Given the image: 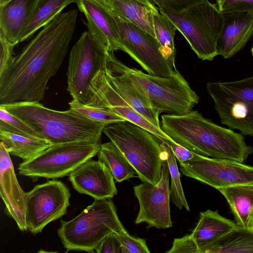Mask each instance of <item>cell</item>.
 <instances>
[{
	"instance_id": "obj_1",
	"label": "cell",
	"mask_w": 253,
	"mask_h": 253,
	"mask_svg": "<svg viewBox=\"0 0 253 253\" xmlns=\"http://www.w3.org/2000/svg\"><path fill=\"white\" fill-rule=\"evenodd\" d=\"M78 13L75 9L57 15L14 57L0 74V104L43 99L67 52Z\"/></svg>"
},
{
	"instance_id": "obj_2",
	"label": "cell",
	"mask_w": 253,
	"mask_h": 253,
	"mask_svg": "<svg viewBox=\"0 0 253 253\" xmlns=\"http://www.w3.org/2000/svg\"><path fill=\"white\" fill-rule=\"evenodd\" d=\"M160 125L176 143L204 156L243 163L253 153L241 133L214 123L197 110L180 115L164 114Z\"/></svg>"
},
{
	"instance_id": "obj_3",
	"label": "cell",
	"mask_w": 253,
	"mask_h": 253,
	"mask_svg": "<svg viewBox=\"0 0 253 253\" xmlns=\"http://www.w3.org/2000/svg\"><path fill=\"white\" fill-rule=\"evenodd\" d=\"M22 120L51 145L82 140H99L106 126L70 108L54 110L40 102L16 101L0 104Z\"/></svg>"
},
{
	"instance_id": "obj_4",
	"label": "cell",
	"mask_w": 253,
	"mask_h": 253,
	"mask_svg": "<svg viewBox=\"0 0 253 253\" xmlns=\"http://www.w3.org/2000/svg\"><path fill=\"white\" fill-rule=\"evenodd\" d=\"M106 68L130 79L159 114L180 115L192 110L200 98L177 70L170 77H160L129 68L109 51Z\"/></svg>"
},
{
	"instance_id": "obj_5",
	"label": "cell",
	"mask_w": 253,
	"mask_h": 253,
	"mask_svg": "<svg viewBox=\"0 0 253 253\" xmlns=\"http://www.w3.org/2000/svg\"><path fill=\"white\" fill-rule=\"evenodd\" d=\"M103 132L133 167L142 182L156 185L159 182L166 153L156 136L127 121L106 125Z\"/></svg>"
},
{
	"instance_id": "obj_6",
	"label": "cell",
	"mask_w": 253,
	"mask_h": 253,
	"mask_svg": "<svg viewBox=\"0 0 253 253\" xmlns=\"http://www.w3.org/2000/svg\"><path fill=\"white\" fill-rule=\"evenodd\" d=\"M126 230L111 199H95L72 219L61 220L57 234L66 252L92 253L109 234Z\"/></svg>"
},
{
	"instance_id": "obj_7",
	"label": "cell",
	"mask_w": 253,
	"mask_h": 253,
	"mask_svg": "<svg viewBox=\"0 0 253 253\" xmlns=\"http://www.w3.org/2000/svg\"><path fill=\"white\" fill-rule=\"evenodd\" d=\"M159 10L183 35L199 58L212 61L218 55L217 42L222 31L223 16L216 5L207 1L179 13Z\"/></svg>"
},
{
	"instance_id": "obj_8",
	"label": "cell",
	"mask_w": 253,
	"mask_h": 253,
	"mask_svg": "<svg viewBox=\"0 0 253 253\" xmlns=\"http://www.w3.org/2000/svg\"><path fill=\"white\" fill-rule=\"evenodd\" d=\"M101 140H82L52 145L19 165V174L31 178L56 179L69 175L78 167L97 155Z\"/></svg>"
},
{
	"instance_id": "obj_9",
	"label": "cell",
	"mask_w": 253,
	"mask_h": 253,
	"mask_svg": "<svg viewBox=\"0 0 253 253\" xmlns=\"http://www.w3.org/2000/svg\"><path fill=\"white\" fill-rule=\"evenodd\" d=\"M207 89L221 123L253 136V75L235 81L208 82Z\"/></svg>"
},
{
	"instance_id": "obj_10",
	"label": "cell",
	"mask_w": 253,
	"mask_h": 253,
	"mask_svg": "<svg viewBox=\"0 0 253 253\" xmlns=\"http://www.w3.org/2000/svg\"><path fill=\"white\" fill-rule=\"evenodd\" d=\"M109 49L88 31L81 35L69 55L67 90L73 99L86 104L92 95L91 82L100 71H106Z\"/></svg>"
},
{
	"instance_id": "obj_11",
	"label": "cell",
	"mask_w": 253,
	"mask_h": 253,
	"mask_svg": "<svg viewBox=\"0 0 253 253\" xmlns=\"http://www.w3.org/2000/svg\"><path fill=\"white\" fill-rule=\"evenodd\" d=\"M116 21L122 51L127 53L148 74L172 76L176 70L163 55L157 39L111 10Z\"/></svg>"
},
{
	"instance_id": "obj_12",
	"label": "cell",
	"mask_w": 253,
	"mask_h": 253,
	"mask_svg": "<svg viewBox=\"0 0 253 253\" xmlns=\"http://www.w3.org/2000/svg\"><path fill=\"white\" fill-rule=\"evenodd\" d=\"M71 195L61 181L55 179L36 185L26 193V221L33 234L41 233L50 222L65 215Z\"/></svg>"
},
{
	"instance_id": "obj_13",
	"label": "cell",
	"mask_w": 253,
	"mask_h": 253,
	"mask_svg": "<svg viewBox=\"0 0 253 253\" xmlns=\"http://www.w3.org/2000/svg\"><path fill=\"white\" fill-rule=\"evenodd\" d=\"M180 170L184 175L216 189L253 185V167L227 159L210 158L195 153L190 160L180 163Z\"/></svg>"
},
{
	"instance_id": "obj_14",
	"label": "cell",
	"mask_w": 253,
	"mask_h": 253,
	"mask_svg": "<svg viewBox=\"0 0 253 253\" xmlns=\"http://www.w3.org/2000/svg\"><path fill=\"white\" fill-rule=\"evenodd\" d=\"M169 170L167 160L163 164L161 178L156 185L142 182L133 187L139 211L136 224L145 223L147 228L166 229L172 226L169 202Z\"/></svg>"
},
{
	"instance_id": "obj_15",
	"label": "cell",
	"mask_w": 253,
	"mask_h": 253,
	"mask_svg": "<svg viewBox=\"0 0 253 253\" xmlns=\"http://www.w3.org/2000/svg\"><path fill=\"white\" fill-rule=\"evenodd\" d=\"M105 72L99 71L91 82L92 95L86 104L92 106L105 108L150 132L157 137L168 138L161 129L148 121L123 98L109 83Z\"/></svg>"
},
{
	"instance_id": "obj_16",
	"label": "cell",
	"mask_w": 253,
	"mask_h": 253,
	"mask_svg": "<svg viewBox=\"0 0 253 253\" xmlns=\"http://www.w3.org/2000/svg\"><path fill=\"white\" fill-rule=\"evenodd\" d=\"M69 180L75 190L96 200L112 199L117 194L112 173L99 160L86 161L70 174Z\"/></svg>"
},
{
	"instance_id": "obj_17",
	"label": "cell",
	"mask_w": 253,
	"mask_h": 253,
	"mask_svg": "<svg viewBox=\"0 0 253 253\" xmlns=\"http://www.w3.org/2000/svg\"><path fill=\"white\" fill-rule=\"evenodd\" d=\"M92 36L109 51L122 50L118 27L106 0H76Z\"/></svg>"
},
{
	"instance_id": "obj_18",
	"label": "cell",
	"mask_w": 253,
	"mask_h": 253,
	"mask_svg": "<svg viewBox=\"0 0 253 253\" xmlns=\"http://www.w3.org/2000/svg\"><path fill=\"white\" fill-rule=\"evenodd\" d=\"M0 194L6 212L22 231L28 230L26 221V193L17 179L9 153L0 143Z\"/></svg>"
},
{
	"instance_id": "obj_19",
	"label": "cell",
	"mask_w": 253,
	"mask_h": 253,
	"mask_svg": "<svg viewBox=\"0 0 253 253\" xmlns=\"http://www.w3.org/2000/svg\"><path fill=\"white\" fill-rule=\"evenodd\" d=\"M223 16V24L217 48L218 55L227 59L242 49L253 36V11Z\"/></svg>"
},
{
	"instance_id": "obj_20",
	"label": "cell",
	"mask_w": 253,
	"mask_h": 253,
	"mask_svg": "<svg viewBox=\"0 0 253 253\" xmlns=\"http://www.w3.org/2000/svg\"><path fill=\"white\" fill-rule=\"evenodd\" d=\"M38 0H10L0 5V31L16 45Z\"/></svg>"
},
{
	"instance_id": "obj_21",
	"label": "cell",
	"mask_w": 253,
	"mask_h": 253,
	"mask_svg": "<svg viewBox=\"0 0 253 253\" xmlns=\"http://www.w3.org/2000/svg\"><path fill=\"white\" fill-rule=\"evenodd\" d=\"M106 77L111 86L148 121L159 129L160 114L150 104L144 94L126 76L106 68Z\"/></svg>"
},
{
	"instance_id": "obj_22",
	"label": "cell",
	"mask_w": 253,
	"mask_h": 253,
	"mask_svg": "<svg viewBox=\"0 0 253 253\" xmlns=\"http://www.w3.org/2000/svg\"><path fill=\"white\" fill-rule=\"evenodd\" d=\"M237 226L236 222L221 216L217 211L208 210L200 212L199 221L191 235L199 251Z\"/></svg>"
},
{
	"instance_id": "obj_23",
	"label": "cell",
	"mask_w": 253,
	"mask_h": 253,
	"mask_svg": "<svg viewBox=\"0 0 253 253\" xmlns=\"http://www.w3.org/2000/svg\"><path fill=\"white\" fill-rule=\"evenodd\" d=\"M226 198L238 226L253 227V185L244 184L217 189Z\"/></svg>"
},
{
	"instance_id": "obj_24",
	"label": "cell",
	"mask_w": 253,
	"mask_h": 253,
	"mask_svg": "<svg viewBox=\"0 0 253 253\" xmlns=\"http://www.w3.org/2000/svg\"><path fill=\"white\" fill-rule=\"evenodd\" d=\"M111 9L156 38L153 12L157 8L150 0H106Z\"/></svg>"
},
{
	"instance_id": "obj_25",
	"label": "cell",
	"mask_w": 253,
	"mask_h": 253,
	"mask_svg": "<svg viewBox=\"0 0 253 253\" xmlns=\"http://www.w3.org/2000/svg\"><path fill=\"white\" fill-rule=\"evenodd\" d=\"M253 253V230L237 226L199 253Z\"/></svg>"
},
{
	"instance_id": "obj_26",
	"label": "cell",
	"mask_w": 253,
	"mask_h": 253,
	"mask_svg": "<svg viewBox=\"0 0 253 253\" xmlns=\"http://www.w3.org/2000/svg\"><path fill=\"white\" fill-rule=\"evenodd\" d=\"M0 143L11 155L23 160L38 155L51 145L47 140L0 129Z\"/></svg>"
},
{
	"instance_id": "obj_27",
	"label": "cell",
	"mask_w": 253,
	"mask_h": 253,
	"mask_svg": "<svg viewBox=\"0 0 253 253\" xmlns=\"http://www.w3.org/2000/svg\"><path fill=\"white\" fill-rule=\"evenodd\" d=\"M76 0H38L22 32L19 42L29 39L60 13L66 6Z\"/></svg>"
},
{
	"instance_id": "obj_28",
	"label": "cell",
	"mask_w": 253,
	"mask_h": 253,
	"mask_svg": "<svg viewBox=\"0 0 253 253\" xmlns=\"http://www.w3.org/2000/svg\"><path fill=\"white\" fill-rule=\"evenodd\" d=\"M112 173L115 180L121 182L135 176L136 172L116 146L111 141L101 144L97 154Z\"/></svg>"
},
{
	"instance_id": "obj_29",
	"label": "cell",
	"mask_w": 253,
	"mask_h": 253,
	"mask_svg": "<svg viewBox=\"0 0 253 253\" xmlns=\"http://www.w3.org/2000/svg\"><path fill=\"white\" fill-rule=\"evenodd\" d=\"M153 18L155 37L160 44L162 53L175 68L174 38L177 28L166 16L158 12L157 8L153 12Z\"/></svg>"
},
{
	"instance_id": "obj_30",
	"label": "cell",
	"mask_w": 253,
	"mask_h": 253,
	"mask_svg": "<svg viewBox=\"0 0 253 253\" xmlns=\"http://www.w3.org/2000/svg\"><path fill=\"white\" fill-rule=\"evenodd\" d=\"M162 146L166 153V160L171 178L170 199L180 210L184 208L187 211H190V210L182 187L176 157L170 148L163 142Z\"/></svg>"
},
{
	"instance_id": "obj_31",
	"label": "cell",
	"mask_w": 253,
	"mask_h": 253,
	"mask_svg": "<svg viewBox=\"0 0 253 253\" xmlns=\"http://www.w3.org/2000/svg\"><path fill=\"white\" fill-rule=\"evenodd\" d=\"M69 105L70 108L79 112L86 118L105 125L126 121L121 116L105 108L89 106L74 99L69 102Z\"/></svg>"
},
{
	"instance_id": "obj_32",
	"label": "cell",
	"mask_w": 253,
	"mask_h": 253,
	"mask_svg": "<svg viewBox=\"0 0 253 253\" xmlns=\"http://www.w3.org/2000/svg\"><path fill=\"white\" fill-rule=\"evenodd\" d=\"M0 129L31 137L43 139L26 123L1 107H0Z\"/></svg>"
},
{
	"instance_id": "obj_33",
	"label": "cell",
	"mask_w": 253,
	"mask_h": 253,
	"mask_svg": "<svg viewBox=\"0 0 253 253\" xmlns=\"http://www.w3.org/2000/svg\"><path fill=\"white\" fill-rule=\"evenodd\" d=\"M216 4L222 14L253 11V0H216Z\"/></svg>"
},
{
	"instance_id": "obj_34",
	"label": "cell",
	"mask_w": 253,
	"mask_h": 253,
	"mask_svg": "<svg viewBox=\"0 0 253 253\" xmlns=\"http://www.w3.org/2000/svg\"><path fill=\"white\" fill-rule=\"evenodd\" d=\"M122 245L131 253H149L150 251L145 239L131 236L126 230L114 232Z\"/></svg>"
},
{
	"instance_id": "obj_35",
	"label": "cell",
	"mask_w": 253,
	"mask_h": 253,
	"mask_svg": "<svg viewBox=\"0 0 253 253\" xmlns=\"http://www.w3.org/2000/svg\"><path fill=\"white\" fill-rule=\"evenodd\" d=\"M160 8L175 13L180 12L195 4L206 2L208 0H151Z\"/></svg>"
},
{
	"instance_id": "obj_36",
	"label": "cell",
	"mask_w": 253,
	"mask_h": 253,
	"mask_svg": "<svg viewBox=\"0 0 253 253\" xmlns=\"http://www.w3.org/2000/svg\"><path fill=\"white\" fill-rule=\"evenodd\" d=\"M199 248L191 234L173 240L167 253H198Z\"/></svg>"
},
{
	"instance_id": "obj_37",
	"label": "cell",
	"mask_w": 253,
	"mask_h": 253,
	"mask_svg": "<svg viewBox=\"0 0 253 253\" xmlns=\"http://www.w3.org/2000/svg\"><path fill=\"white\" fill-rule=\"evenodd\" d=\"M15 45L8 41L0 31V74L10 64L14 57Z\"/></svg>"
},
{
	"instance_id": "obj_38",
	"label": "cell",
	"mask_w": 253,
	"mask_h": 253,
	"mask_svg": "<svg viewBox=\"0 0 253 253\" xmlns=\"http://www.w3.org/2000/svg\"><path fill=\"white\" fill-rule=\"evenodd\" d=\"M122 244L116 234L111 233L95 249L97 253H121Z\"/></svg>"
},
{
	"instance_id": "obj_39",
	"label": "cell",
	"mask_w": 253,
	"mask_h": 253,
	"mask_svg": "<svg viewBox=\"0 0 253 253\" xmlns=\"http://www.w3.org/2000/svg\"><path fill=\"white\" fill-rule=\"evenodd\" d=\"M157 137L162 142L170 148L179 163L190 160L194 156V152L176 143L173 140L161 136Z\"/></svg>"
},
{
	"instance_id": "obj_40",
	"label": "cell",
	"mask_w": 253,
	"mask_h": 253,
	"mask_svg": "<svg viewBox=\"0 0 253 253\" xmlns=\"http://www.w3.org/2000/svg\"><path fill=\"white\" fill-rule=\"evenodd\" d=\"M129 252L128 250L123 245L121 246V253H128Z\"/></svg>"
},
{
	"instance_id": "obj_41",
	"label": "cell",
	"mask_w": 253,
	"mask_h": 253,
	"mask_svg": "<svg viewBox=\"0 0 253 253\" xmlns=\"http://www.w3.org/2000/svg\"><path fill=\"white\" fill-rule=\"evenodd\" d=\"M10 0H0V5H3Z\"/></svg>"
},
{
	"instance_id": "obj_42",
	"label": "cell",
	"mask_w": 253,
	"mask_h": 253,
	"mask_svg": "<svg viewBox=\"0 0 253 253\" xmlns=\"http://www.w3.org/2000/svg\"><path fill=\"white\" fill-rule=\"evenodd\" d=\"M251 51H252V54H253V47L252 48Z\"/></svg>"
},
{
	"instance_id": "obj_43",
	"label": "cell",
	"mask_w": 253,
	"mask_h": 253,
	"mask_svg": "<svg viewBox=\"0 0 253 253\" xmlns=\"http://www.w3.org/2000/svg\"><path fill=\"white\" fill-rule=\"evenodd\" d=\"M252 230H253V228H252Z\"/></svg>"
}]
</instances>
